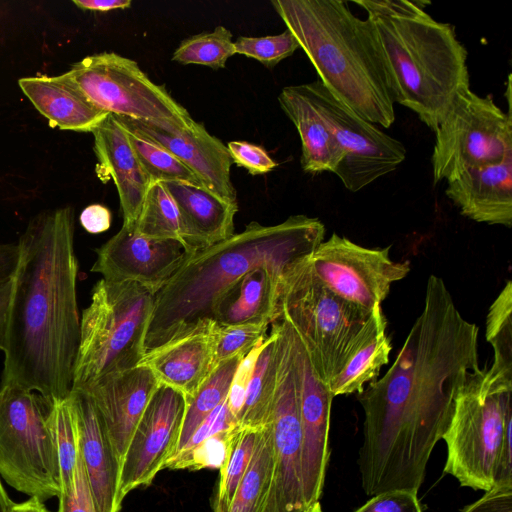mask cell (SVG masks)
Here are the masks:
<instances>
[{"label":"cell","mask_w":512,"mask_h":512,"mask_svg":"<svg viewBox=\"0 0 512 512\" xmlns=\"http://www.w3.org/2000/svg\"><path fill=\"white\" fill-rule=\"evenodd\" d=\"M479 367L478 327L461 315L443 279L430 275L423 310L392 366L358 393L364 411L358 467L368 496L418 493L455 397Z\"/></svg>","instance_id":"6da1fadb"},{"label":"cell","mask_w":512,"mask_h":512,"mask_svg":"<svg viewBox=\"0 0 512 512\" xmlns=\"http://www.w3.org/2000/svg\"><path fill=\"white\" fill-rule=\"evenodd\" d=\"M17 244L1 385L55 403L71 392L80 342L73 208L39 213Z\"/></svg>","instance_id":"7a4b0ae2"},{"label":"cell","mask_w":512,"mask_h":512,"mask_svg":"<svg viewBox=\"0 0 512 512\" xmlns=\"http://www.w3.org/2000/svg\"><path fill=\"white\" fill-rule=\"evenodd\" d=\"M324 236L318 218L292 215L269 226L252 221L243 231L195 252L155 294L145 354L210 320L216 299L253 269L268 267L287 276Z\"/></svg>","instance_id":"3957f363"},{"label":"cell","mask_w":512,"mask_h":512,"mask_svg":"<svg viewBox=\"0 0 512 512\" xmlns=\"http://www.w3.org/2000/svg\"><path fill=\"white\" fill-rule=\"evenodd\" d=\"M271 4L339 101L384 128L395 121L394 100L373 22L342 0H272Z\"/></svg>","instance_id":"277c9868"},{"label":"cell","mask_w":512,"mask_h":512,"mask_svg":"<svg viewBox=\"0 0 512 512\" xmlns=\"http://www.w3.org/2000/svg\"><path fill=\"white\" fill-rule=\"evenodd\" d=\"M424 2L404 13L368 16L376 29L394 103L412 110L433 132L455 95L470 87L467 50L454 27L433 19Z\"/></svg>","instance_id":"5b68a950"},{"label":"cell","mask_w":512,"mask_h":512,"mask_svg":"<svg viewBox=\"0 0 512 512\" xmlns=\"http://www.w3.org/2000/svg\"><path fill=\"white\" fill-rule=\"evenodd\" d=\"M442 439L444 473L461 486L487 491L512 484V390L493 383L486 368L469 372Z\"/></svg>","instance_id":"8992f818"},{"label":"cell","mask_w":512,"mask_h":512,"mask_svg":"<svg viewBox=\"0 0 512 512\" xmlns=\"http://www.w3.org/2000/svg\"><path fill=\"white\" fill-rule=\"evenodd\" d=\"M308 258L282 283L279 317L294 329L315 373L330 389L335 377L372 332L381 305L370 312L338 297L313 276Z\"/></svg>","instance_id":"52a82bcc"},{"label":"cell","mask_w":512,"mask_h":512,"mask_svg":"<svg viewBox=\"0 0 512 512\" xmlns=\"http://www.w3.org/2000/svg\"><path fill=\"white\" fill-rule=\"evenodd\" d=\"M154 302L155 294L135 282L102 278L94 285L80 319L72 388L139 364Z\"/></svg>","instance_id":"ba28073f"},{"label":"cell","mask_w":512,"mask_h":512,"mask_svg":"<svg viewBox=\"0 0 512 512\" xmlns=\"http://www.w3.org/2000/svg\"><path fill=\"white\" fill-rule=\"evenodd\" d=\"M52 404L35 391L0 385V476L13 489L43 502L61 494Z\"/></svg>","instance_id":"9c48e42d"},{"label":"cell","mask_w":512,"mask_h":512,"mask_svg":"<svg viewBox=\"0 0 512 512\" xmlns=\"http://www.w3.org/2000/svg\"><path fill=\"white\" fill-rule=\"evenodd\" d=\"M60 77L107 114L181 128L195 123L163 85L152 82L136 61L117 53L87 56Z\"/></svg>","instance_id":"30bf717a"},{"label":"cell","mask_w":512,"mask_h":512,"mask_svg":"<svg viewBox=\"0 0 512 512\" xmlns=\"http://www.w3.org/2000/svg\"><path fill=\"white\" fill-rule=\"evenodd\" d=\"M431 157L433 182H450L463 172L498 163L512 154L511 100L505 113L491 95L461 89L437 127Z\"/></svg>","instance_id":"8fae6325"},{"label":"cell","mask_w":512,"mask_h":512,"mask_svg":"<svg viewBox=\"0 0 512 512\" xmlns=\"http://www.w3.org/2000/svg\"><path fill=\"white\" fill-rule=\"evenodd\" d=\"M277 387L271 417L273 476L266 512H307L302 480V432L291 327L279 317Z\"/></svg>","instance_id":"7c38bea8"},{"label":"cell","mask_w":512,"mask_h":512,"mask_svg":"<svg viewBox=\"0 0 512 512\" xmlns=\"http://www.w3.org/2000/svg\"><path fill=\"white\" fill-rule=\"evenodd\" d=\"M331 130L345 156L334 174L357 192L394 171L406 157L404 145L339 101L319 81L299 85Z\"/></svg>","instance_id":"4fadbf2b"},{"label":"cell","mask_w":512,"mask_h":512,"mask_svg":"<svg viewBox=\"0 0 512 512\" xmlns=\"http://www.w3.org/2000/svg\"><path fill=\"white\" fill-rule=\"evenodd\" d=\"M390 248H365L333 233L309 256L308 264L328 290L371 312L386 299L391 285L410 272L409 261L390 258Z\"/></svg>","instance_id":"5bb4252c"},{"label":"cell","mask_w":512,"mask_h":512,"mask_svg":"<svg viewBox=\"0 0 512 512\" xmlns=\"http://www.w3.org/2000/svg\"><path fill=\"white\" fill-rule=\"evenodd\" d=\"M186 397L160 384L151 397L128 445L120 468L117 502L149 486L177 450L185 417Z\"/></svg>","instance_id":"9a60e30c"},{"label":"cell","mask_w":512,"mask_h":512,"mask_svg":"<svg viewBox=\"0 0 512 512\" xmlns=\"http://www.w3.org/2000/svg\"><path fill=\"white\" fill-rule=\"evenodd\" d=\"M91 272L113 282H135L156 294L191 254L177 240L154 239L126 226L96 249Z\"/></svg>","instance_id":"2e32d148"},{"label":"cell","mask_w":512,"mask_h":512,"mask_svg":"<svg viewBox=\"0 0 512 512\" xmlns=\"http://www.w3.org/2000/svg\"><path fill=\"white\" fill-rule=\"evenodd\" d=\"M291 342L302 432L303 491L309 509L319 502L322 495L329 461L330 411L334 397L329 387L315 373L292 327Z\"/></svg>","instance_id":"e0dca14e"},{"label":"cell","mask_w":512,"mask_h":512,"mask_svg":"<svg viewBox=\"0 0 512 512\" xmlns=\"http://www.w3.org/2000/svg\"><path fill=\"white\" fill-rule=\"evenodd\" d=\"M115 116V115H114ZM123 128L168 151L202 181L206 189L222 199L237 203L231 181L233 161L227 146L211 135L203 124L181 128L115 116Z\"/></svg>","instance_id":"ac0fdd59"},{"label":"cell","mask_w":512,"mask_h":512,"mask_svg":"<svg viewBox=\"0 0 512 512\" xmlns=\"http://www.w3.org/2000/svg\"><path fill=\"white\" fill-rule=\"evenodd\" d=\"M160 383L145 366L113 372L82 388L90 397L117 461L123 462L134 431Z\"/></svg>","instance_id":"d6986e66"},{"label":"cell","mask_w":512,"mask_h":512,"mask_svg":"<svg viewBox=\"0 0 512 512\" xmlns=\"http://www.w3.org/2000/svg\"><path fill=\"white\" fill-rule=\"evenodd\" d=\"M218 324L198 323L191 330L147 352L138 365L151 370L160 384L192 397L214 371V343Z\"/></svg>","instance_id":"ffe728a7"},{"label":"cell","mask_w":512,"mask_h":512,"mask_svg":"<svg viewBox=\"0 0 512 512\" xmlns=\"http://www.w3.org/2000/svg\"><path fill=\"white\" fill-rule=\"evenodd\" d=\"M97 157L96 174L103 181L112 179L119 195L123 225L137 222L151 182L130 145L128 132L114 115L92 131Z\"/></svg>","instance_id":"44dd1931"},{"label":"cell","mask_w":512,"mask_h":512,"mask_svg":"<svg viewBox=\"0 0 512 512\" xmlns=\"http://www.w3.org/2000/svg\"><path fill=\"white\" fill-rule=\"evenodd\" d=\"M445 194L460 213L478 223L512 225V154L463 172L447 182Z\"/></svg>","instance_id":"7402d4cb"},{"label":"cell","mask_w":512,"mask_h":512,"mask_svg":"<svg viewBox=\"0 0 512 512\" xmlns=\"http://www.w3.org/2000/svg\"><path fill=\"white\" fill-rule=\"evenodd\" d=\"M80 456L98 512H119L117 492L120 465L94 405L83 389H71Z\"/></svg>","instance_id":"603a6c76"},{"label":"cell","mask_w":512,"mask_h":512,"mask_svg":"<svg viewBox=\"0 0 512 512\" xmlns=\"http://www.w3.org/2000/svg\"><path fill=\"white\" fill-rule=\"evenodd\" d=\"M286 277L268 267L253 269L216 299L209 319L221 326H269L279 317L280 289Z\"/></svg>","instance_id":"cb8c5ba5"},{"label":"cell","mask_w":512,"mask_h":512,"mask_svg":"<svg viewBox=\"0 0 512 512\" xmlns=\"http://www.w3.org/2000/svg\"><path fill=\"white\" fill-rule=\"evenodd\" d=\"M184 220L192 254L221 242L234 232L238 203L228 202L205 187L190 183L162 182Z\"/></svg>","instance_id":"d4e9b609"},{"label":"cell","mask_w":512,"mask_h":512,"mask_svg":"<svg viewBox=\"0 0 512 512\" xmlns=\"http://www.w3.org/2000/svg\"><path fill=\"white\" fill-rule=\"evenodd\" d=\"M278 102L298 131L302 170L313 175L334 173L345 152L299 85L284 87L278 95Z\"/></svg>","instance_id":"484cf974"},{"label":"cell","mask_w":512,"mask_h":512,"mask_svg":"<svg viewBox=\"0 0 512 512\" xmlns=\"http://www.w3.org/2000/svg\"><path fill=\"white\" fill-rule=\"evenodd\" d=\"M18 84L51 125L62 130L92 132L108 116L91 105L60 75L24 77Z\"/></svg>","instance_id":"4316f807"},{"label":"cell","mask_w":512,"mask_h":512,"mask_svg":"<svg viewBox=\"0 0 512 512\" xmlns=\"http://www.w3.org/2000/svg\"><path fill=\"white\" fill-rule=\"evenodd\" d=\"M386 326L387 321L380 308L372 332L333 380L330 386L333 397L361 393L366 383L377 379L382 366L389 362L392 350Z\"/></svg>","instance_id":"83f0119b"},{"label":"cell","mask_w":512,"mask_h":512,"mask_svg":"<svg viewBox=\"0 0 512 512\" xmlns=\"http://www.w3.org/2000/svg\"><path fill=\"white\" fill-rule=\"evenodd\" d=\"M276 338L272 328L256 361L238 417L243 428L263 429L271 423L278 371Z\"/></svg>","instance_id":"f1b7e54d"},{"label":"cell","mask_w":512,"mask_h":512,"mask_svg":"<svg viewBox=\"0 0 512 512\" xmlns=\"http://www.w3.org/2000/svg\"><path fill=\"white\" fill-rule=\"evenodd\" d=\"M273 476L271 423L260 431L256 449L227 512H266Z\"/></svg>","instance_id":"f546056e"},{"label":"cell","mask_w":512,"mask_h":512,"mask_svg":"<svg viewBox=\"0 0 512 512\" xmlns=\"http://www.w3.org/2000/svg\"><path fill=\"white\" fill-rule=\"evenodd\" d=\"M486 340L494 351L492 365L487 369L489 378L498 386L512 389V282L491 304L486 318Z\"/></svg>","instance_id":"4dcf8cb0"},{"label":"cell","mask_w":512,"mask_h":512,"mask_svg":"<svg viewBox=\"0 0 512 512\" xmlns=\"http://www.w3.org/2000/svg\"><path fill=\"white\" fill-rule=\"evenodd\" d=\"M136 228L140 234L149 238L177 240L192 255L184 220L176 202L162 182L150 185Z\"/></svg>","instance_id":"1f68e13d"},{"label":"cell","mask_w":512,"mask_h":512,"mask_svg":"<svg viewBox=\"0 0 512 512\" xmlns=\"http://www.w3.org/2000/svg\"><path fill=\"white\" fill-rule=\"evenodd\" d=\"M243 357L237 356L218 365L196 393L186 398L185 417L176 451L186 444L204 419L226 400L234 373Z\"/></svg>","instance_id":"d6a6232c"},{"label":"cell","mask_w":512,"mask_h":512,"mask_svg":"<svg viewBox=\"0 0 512 512\" xmlns=\"http://www.w3.org/2000/svg\"><path fill=\"white\" fill-rule=\"evenodd\" d=\"M243 430L240 424L213 433L196 445L178 450L164 468L190 471L204 468L221 469L227 462Z\"/></svg>","instance_id":"836d02e7"},{"label":"cell","mask_w":512,"mask_h":512,"mask_svg":"<svg viewBox=\"0 0 512 512\" xmlns=\"http://www.w3.org/2000/svg\"><path fill=\"white\" fill-rule=\"evenodd\" d=\"M235 54L232 33L218 25L213 31L190 36L180 42L172 54V60L183 64L223 68L227 60Z\"/></svg>","instance_id":"e575fe53"},{"label":"cell","mask_w":512,"mask_h":512,"mask_svg":"<svg viewBox=\"0 0 512 512\" xmlns=\"http://www.w3.org/2000/svg\"><path fill=\"white\" fill-rule=\"evenodd\" d=\"M50 423L58 451L62 492L73 481L80 454L77 417L70 394L52 404Z\"/></svg>","instance_id":"d590c367"},{"label":"cell","mask_w":512,"mask_h":512,"mask_svg":"<svg viewBox=\"0 0 512 512\" xmlns=\"http://www.w3.org/2000/svg\"><path fill=\"white\" fill-rule=\"evenodd\" d=\"M128 137L151 184L178 181L205 187L193 171L168 151L130 132Z\"/></svg>","instance_id":"8d00e7d4"},{"label":"cell","mask_w":512,"mask_h":512,"mask_svg":"<svg viewBox=\"0 0 512 512\" xmlns=\"http://www.w3.org/2000/svg\"><path fill=\"white\" fill-rule=\"evenodd\" d=\"M261 430L243 428L226 464L220 469L215 512H227L253 457Z\"/></svg>","instance_id":"74e56055"},{"label":"cell","mask_w":512,"mask_h":512,"mask_svg":"<svg viewBox=\"0 0 512 512\" xmlns=\"http://www.w3.org/2000/svg\"><path fill=\"white\" fill-rule=\"evenodd\" d=\"M299 48L298 41L288 29L277 35L240 36L234 41L235 54L256 59L267 68H273Z\"/></svg>","instance_id":"f35d334b"},{"label":"cell","mask_w":512,"mask_h":512,"mask_svg":"<svg viewBox=\"0 0 512 512\" xmlns=\"http://www.w3.org/2000/svg\"><path fill=\"white\" fill-rule=\"evenodd\" d=\"M267 328L268 325L263 324H218L214 343V368L237 356H245L266 336Z\"/></svg>","instance_id":"ab89813d"},{"label":"cell","mask_w":512,"mask_h":512,"mask_svg":"<svg viewBox=\"0 0 512 512\" xmlns=\"http://www.w3.org/2000/svg\"><path fill=\"white\" fill-rule=\"evenodd\" d=\"M58 499L57 512H98L80 454L73 481Z\"/></svg>","instance_id":"60d3db41"},{"label":"cell","mask_w":512,"mask_h":512,"mask_svg":"<svg viewBox=\"0 0 512 512\" xmlns=\"http://www.w3.org/2000/svg\"><path fill=\"white\" fill-rule=\"evenodd\" d=\"M267 336L262 338L239 362L227 395V405L231 414L237 419L242 410L245 394L252 377L256 361L264 346Z\"/></svg>","instance_id":"b9f144b4"},{"label":"cell","mask_w":512,"mask_h":512,"mask_svg":"<svg viewBox=\"0 0 512 512\" xmlns=\"http://www.w3.org/2000/svg\"><path fill=\"white\" fill-rule=\"evenodd\" d=\"M227 148L233 163L252 175L268 173L277 166L262 146L246 141H231Z\"/></svg>","instance_id":"7bdbcfd3"},{"label":"cell","mask_w":512,"mask_h":512,"mask_svg":"<svg viewBox=\"0 0 512 512\" xmlns=\"http://www.w3.org/2000/svg\"><path fill=\"white\" fill-rule=\"evenodd\" d=\"M353 512H423L417 494L391 490L372 496Z\"/></svg>","instance_id":"ee69618b"},{"label":"cell","mask_w":512,"mask_h":512,"mask_svg":"<svg viewBox=\"0 0 512 512\" xmlns=\"http://www.w3.org/2000/svg\"><path fill=\"white\" fill-rule=\"evenodd\" d=\"M461 512H512V484H496Z\"/></svg>","instance_id":"f6af8a7d"},{"label":"cell","mask_w":512,"mask_h":512,"mask_svg":"<svg viewBox=\"0 0 512 512\" xmlns=\"http://www.w3.org/2000/svg\"><path fill=\"white\" fill-rule=\"evenodd\" d=\"M81 226L91 234L107 231L111 226V211L102 204H91L79 216Z\"/></svg>","instance_id":"bcb514c9"},{"label":"cell","mask_w":512,"mask_h":512,"mask_svg":"<svg viewBox=\"0 0 512 512\" xmlns=\"http://www.w3.org/2000/svg\"><path fill=\"white\" fill-rule=\"evenodd\" d=\"M19 257L18 244H0V288L13 278Z\"/></svg>","instance_id":"7dc6e473"},{"label":"cell","mask_w":512,"mask_h":512,"mask_svg":"<svg viewBox=\"0 0 512 512\" xmlns=\"http://www.w3.org/2000/svg\"><path fill=\"white\" fill-rule=\"evenodd\" d=\"M12 296V279L0 288V351L4 350L8 312Z\"/></svg>","instance_id":"c3c4849f"},{"label":"cell","mask_w":512,"mask_h":512,"mask_svg":"<svg viewBox=\"0 0 512 512\" xmlns=\"http://www.w3.org/2000/svg\"><path fill=\"white\" fill-rule=\"evenodd\" d=\"M73 3L83 10L101 12L127 9L132 5L130 0H73Z\"/></svg>","instance_id":"681fc988"},{"label":"cell","mask_w":512,"mask_h":512,"mask_svg":"<svg viewBox=\"0 0 512 512\" xmlns=\"http://www.w3.org/2000/svg\"><path fill=\"white\" fill-rule=\"evenodd\" d=\"M10 512H52L49 510L43 501L36 497H29L27 500L14 503Z\"/></svg>","instance_id":"f907efd6"},{"label":"cell","mask_w":512,"mask_h":512,"mask_svg":"<svg viewBox=\"0 0 512 512\" xmlns=\"http://www.w3.org/2000/svg\"><path fill=\"white\" fill-rule=\"evenodd\" d=\"M13 504L0 480V512H10Z\"/></svg>","instance_id":"816d5d0a"},{"label":"cell","mask_w":512,"mask_h":512,"mask_svg":"<svg viewBox=\"0 0 512 512\" xmlns=\"http://www.w3.org/2000/svg\"><path fill=\"white\" fill-rule=\"evenodd\" d=\"M307 512H322L320 503L318 502L315 505H313L311 508L308 509Z\"/></svg>","instance_id":"f5cc1de1"},{"label":"cell","mask_w":512,"mask_h":512,"mask_svg":"<svg viewBox=\"0 0 512 512\" xmlns=\"http://www.w3.org/2000/svg\"><path fill=\"white\" fill-rule=\"evenodd\" d=\"M215 512V511H214Z\"/></svg>","instance_id":"db71d44e"}]
</instances>
